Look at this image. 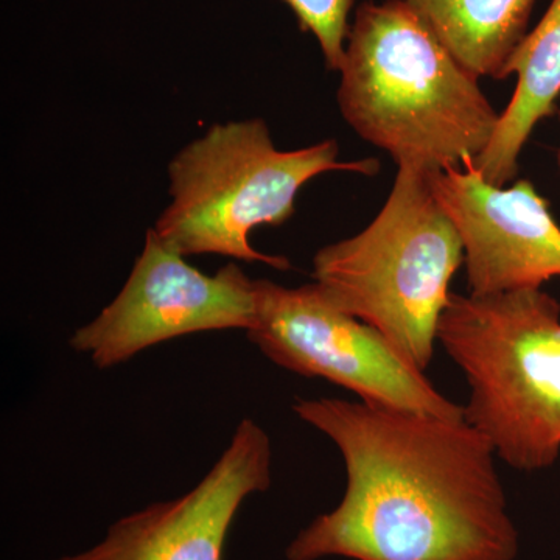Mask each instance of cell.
Masks as SVG:
<instances>
[{
	"instance_id": "cell-1",
	"label": "cell",
	"mask_w": 560,
	"mask_h": 560,
	"mask_svg": "<svg viewBox=\"0 0 560 560\" xmlns=\"http://www.w3.org/2000/svg\"><path fill=\"white\" fill-rule=\"evenodd\" d=\"M293 411L334 441L348 482L287 560L517 559L499 456L466 419L330 397H298Z\"/></svg>"
},
{
	"instance_id": "cell-2",
	"label": "cell",
	"mask_w": 560,
	"mask_h": 560,
	"mask_svg": "<svg viewBox=\"0 0 560 560\" xmlns=\"http://www.w3.org/2000/svg\"><path fill=\"white\" fill-rule=\"evenodd\" d=\"M338 72L342 119L397 167L464 168L499 125L480 79L401 0L361 3Z\"/></svg>"
},
{
	"instance_id": "cell-3",
	"label": "cell",
	"mask_w": 560,
	"mask_h": 560,
	"mask_svg": "<svg viewBox=\"0 0 560 560\" xmlns=\"http://www.w3.org/2000/svg\"><path fill=\"white\" fill-rule=\"evenodd\" d=\"M433 171L399 165L378 215L313 257V282L342 312L370 324L422 371L436 350L464 242L431 187Z\"/></svg>"
},
{
	"instance_id": "cell-4",
	"label": "cell",
	"mask_w": 560,
	"mask_h": 560,
	"mask_svg": "<svg viewBox=\"0 0 560 560\" xmlns=\"http://www.w3.org/2000/svg\"><path fill=\"white\" fill-rule=\"evenodd\" d=\"M438 342L469 385L464 419L512 469L560 456V302L544 289L452 293Z\"/></svg>"
},
{
	"instance_id": "cell-5",
	"label": "cell",
	"mask_w": 560,
	"mask_h": 560,
	"mask_svg": "<svg viewBox=\"0 0 560 560\" xmlns=\"http://www.w3.org/2000/svg\"><path fill=\"white\" fill-rule=\"evenodd\" d=\"M337 140L279 150L261 119L215 124L168 164L172 202L153 231L184 257L217 254L290 270L287 257L259 253L249 243L260 226H280L296 212L298 194L329 172L374 176L381 162L340 161Z\"/></svg>"
},
{
	"instance_id": "cell-6",
	"label": "cell",
	"mask_w": 560,
	"mask_h": 560,
	"mask_svg": "<svg viewBox=\"0 0 560 560\" xmlns=\"http://www.w3.org/2000/svg\"><path fill=\"white\" fill-rule=\"evenodd\" d=\"M246 334L282 370L326 378L364 404L464 419V407L425 371L381 331L331 304L316 282L290 289L259 279V315Z\"/></svg>"
},
{
	"instance_id": "cell-7",
	"label": "cell",
	"mask_w": 560,
	"mask_h": 560,
	"mask_svg": "<svg viewBox=\"0 0 560 560\" xmlns=\"http://www.w3.org/2000/svg\"><path fill=\"white\" fill-rule=\"evenodd\" d=\"M257 315L259 279H250L234 261L205 275L151 228L116 300L73 331L69 345L98 370H109L151 346L186 335L249 331Z\"/></svg>"
},
{
	"instance_id": "cell-8",
	"label": "cell",
	"mask_w": 560,
	"mask_h": 560,
	"mask_svg": "<svg viewBox=\"0 0 560 560\" xmlns=\"http://www.w3.org/2000/svg\"><path fill=\"white\" fill-rule=\"evenodd\" d=\"M272 481L267 431L243 419L223 455L194 489L114 522L97 545L54 560H223L235 515Z\"/></svg>"
},
{
	"instance_id": "cell-9",
	"label": "cell",
	"mask_w": 560,
	"mask_h": 560,
	"mask_svg": "<svg viewBox=\"0 0 560 560\" xmlns=\"http://www.w3.org/2000/svg\"><path fill=\"white\" fill-rule=\"evenodd\" d=\"M431 187L463 237L469 294L541 289L560 278V224L530 180L492 186L469 161L433 172Z\"/></svg>"
},
{
	"instance_id": "cell-10",
	"label": "cell",
	"mask_w": 560,
	"mask_h": 560,
	"mask_svg": "<svg viewBox=\"0 0 560 560\" xmlns=\"http://www.w3.org/2000/svg\"><path fill=\"white\" fill-rule=\"evenodd\" d=\"M517 77L510 105L500 114L488 149L475 168L497 187L515 179L518 160L537 125L558 114L560 97V0H551L539 24L518 44L504 69Z\"/></svg>"
},
{
	"instance_id": "cell-11",
	"label": "cell",
	"mask_w": 560,
	"mask_h": 560,
	"mask_svg": "<svg viewBox=\"0 0 560 560\" xmlns=\"http://www.w3.org/2000/svg\"><path fill=\"white\" fill-rule=\"evenodd\" d=\"M464 69L503 80L537 0H401Z\"/></svg>"
},
{
	"instance_id": "cell-12",
	"label": "cell",
	"mask_w": 560,
	"mask_h": 560,
	"mask_svg": "<svg viewBox=\"0 0 560 560\" xmlns=\"http://www.w3.org/2000/svg\"><path fill=\"white\" fill-rule=\"evenodd\" d=\"M296 16L301 31L318 40L327 69L338 72L350 31L349 16L355 0H283Z\"/></svg>"
},
{
	"instance_id": "cell-13",
	"label": "cell",
	"mask_w": 560,
	"mask_h": 560,
	"mask_svg": "<svg viewBox=\"0 0 560 560\" xmlns=\"http://www.w3.org/2000/svg\"><path fill=\"white\" fill-rule=\"evenodd\" d=\"M558 119L560 120V108L558 109ZM556 165H558L560 172V149L558 150V153H556Z\"/></svg>"
}]
</instances>
